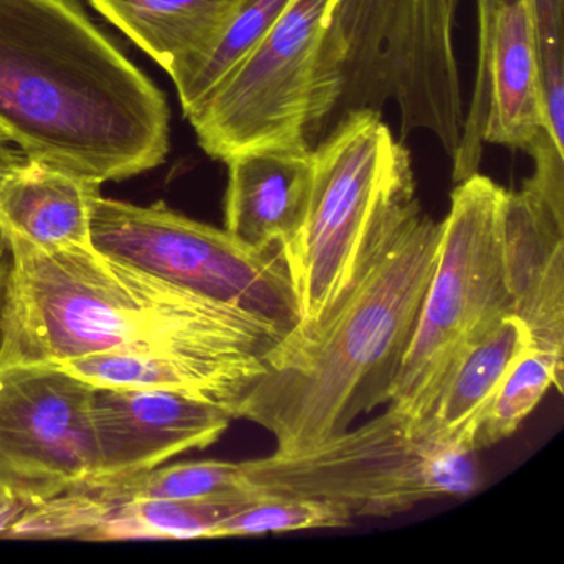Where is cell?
Here are the masks:
<instances>
[{
	"label": "cell",
	"mask_w": 564,
	"mask_h": 564,
	"mask_svg": "<svg viewBox=\"0 0 564 564\" xmlns=\"http://www.w3.org/2000/svg\"><path fill=\"white\" fill-rule=\"evenodd\" d=\"M163 91L75 0H0V137L25 160L97 184L170 153Z\"/></svg>",
	"instance_id": "obj_1"
},
{
	"label": "cell",
	"mask_w": 564,
	"mask_h": 564,
	"mask_svg": "<svg viewBox=\"0 0 564 564\" xmlns=\"http://www.w3.org/2000/svg\"><path fill=\"white\" fill-rule=\"evenodd\" d=\"M22 160L15 151L9 148V141L0 137V183L4 180L6 174Z\"/></svg>",
	"instance_id": "obj_29"
},
{
	"label": "cell",
	"mask_w": 564,
	"mask_h": 564,
	"mask_svg": "<svg viewBox=\"0 0 564 564\" xmlns=\"http://www.w3.org/2000/svg\"><path fill=\"white\" fill-rule=\"evenodd\" d=\"M503 249L513 315L530 348L564 361V217L527 187L507 191Z\"/></svg>",
	"instance_id": "obj_12"
},
{
	"label": "cell",
	"mask_w": 564,
	"mask_h": 564,
	"mask_svg": "<svg viewBox=\"0 0 564 564\" xmlns=\"http://www.w3.org/2000/svg\"><path fill=\"white\" fill-rule=\"evenodd\" d=\"M292 0H243L223 34L181 70L170 75L176 85L184 118L193 115L203 101L252 54Z\"/></svg>",
	"instance_id": "obj_20"
},
{
	"label": "cell",
	"mask_w": 564,
	"mask_h": 564,
	"mask_svg": "<svg viewBox=\"0 0 564 564\" xmlns=\"http://www.w3.org/2000/svg\"><path fill=\"white\" fill-rule=\"evenodd\" d=\"M11 249L8 237L0 226V328H2V313H4L6 293H8L9 275H11Z\"/></svg>",
	"instance_id": "obj_27"
},
{
	"label": "cell",
	"mask_w": 564,
	"mask_h": 564,
	"mask_svg": "<svg viewBox=\"0 0 564 564\" xmlns=\"http://www.w3.org/2000/svg\"><path fill=\"white\" fill-rule=\"evenodd\" d=\"M352 520L345 508L318 498L256 494L236 513L214 528L210 538L259 536L283 531L346 527Z\"/></svg>",
	"instance_id": "obj_22"
},
{
	"label": "cell",
	"mask_w": 564,
	"mask_h": 564,
	"mask_svg": "<svg viewBox=\"0 0 564 564\" xmlns=\"http://www.w3.org/2000/svg\"><path fill=\"white\" fill-rule=\"evenodd\" d=\"M229 171L224 229L253 249L295 243L312 203V144H270L234 154Z\"/></svg>",
	"instance_id": "obj_13"
},
{
	"label": "cell",
	"mask_w": 564,
	"mask_h": 564,
	"mask_svg": "<svg viewBox=\"0 0 564 564\" xmlns=\"http://www.w3.org/2000/svg\"><path fill=\"white\" fill-rule=\"evenodd\" d=\"M6 232V230H4ZM11 275L0 365L97 352L206 359L263 372L282 333L95 247L42 249L6 232Z\"/></svg>",
	"instance_id": "obj_3"
},
{
	"label": "cell",
	"mask_w": 564,
	"mask_h": 564,
	"mask_svg": "<svg viewBox=\"0 0 564 564\" xmlns=\"http://www.w3.org/2000/svg\"><path fill=\"white\" fill-rule=\"evenodd\" d=\"M544 130L564 151V45H538Z\"/></svg>",
	"instance_id": "obj_24"
},
{
	"label": "cell",
	"mask_w": 564,
	"mask_h": 564,
	"mask_svg": "<svg viewBox=\"0 0 564 564\" xmlns=\"http://www.w3.org/2000/svg\"><path fill=\"white\" fill-rule=\"evenodd\" d=\"M100 184L22 158L0 183V226L42 249L91 246Z\"/></svg>",
	"instance_id": "obj_15"
},
{
	"label": "cell",
	"mask_w": 564,
	"mask_h": 564,
	"mask_svg": "<svg viewBox=\"0 0 564 564\" xmlns=\"http://www.w3.org/2000/svg\"><path fill=\"white\" fill-rule=\"evenodd\" d=\"M250 494L318 498L352 518L392 517L481 487L477 452L412 432L392 408L312 451L240 462Z\"/></svg>",
	"instance_id": "obj_7"
},
{
	"label": "cell",
	"mask_w": 564,
	"mask_h": 564,
	"mask_svg": "<svg viewBox=\"0 0 564 564\" xmlns=\"http://www.w3.org/2000/svg\"><path fill=\"white\" fill-rule=\"evenodd\" d=\"M31 505L21 503V501L9 500L0 497V534H9L15 521L22 517Z\"/></svg>",
	"instance_id": "obj_28"
},
{
	"label": "cell",
	"mask_w": 564,
	"mask_h": 564,
	"mask_svg": "<svg viewBox=\"0 0 564 564\" xmlns=\"http://www.w3.org/2000/svg\"><path fill=\"white\" fill-rule=\"evenodd\" d=\"M501 0H477V72H475L471 104L465 113L464 131L460 143L452 156V180L454 183L467 180L480 173L484 158L485 113L488 104V61H490L491 35H494L495 14Z\"/></svg>",
	"instance_id": "obj_23"
},
{
	"label": "cell",
	"mask_w": 564,
	"mask_h": 564,
	"mask_svg": "<svg viewBox=\"0 0 564 564\" xmlns=\"http://www.w3.org/2000/svg\"><path fill=\"white\" fill-rule=\"evenodd\" d=\"M313 161L308 217L283 250L302 312L292 332L325 322L382 230L417 199L411 153L379 111L343 115Z\"/></svg>",
	"instance_id": "obj_4"
},
{
	"label": "cell",
	"mask_w": 564,
	"mask_h": 564,
	"mask_svg": "<svg viewBox=\"0 0 564 564\" xmlns=\"http://www.w3.org/2000/svg\"><path fill=\"white\" fill-rule=\"evenodd\" d=\"M240 462H181L128 477L88 480L55 497L65 507L101 508L134 500H223L250 497Z\"/></svg>",
	"instance_id": "obj_19"
},
{
	"label": "cell",
	"mask_w": 564,
	"mask_h": 564,
	"mask_svg": "<svg viewBox=\"0 0 564 564\" xmlns=\"http://www.w3.org/2000/svg\"><path fill=\"white\" fill-rule=\"evenodd\" d=\"M441 224L415 199L389 224L335 308L310 332H290L236 405L262 425L275 454L312 451L389 404L435 269Z\"/></svg>",
	"instance_id": "obj_2"
},
{
	"label": "cell",
	"mask_w": 564,
	"mask_h": 564,
	"mask_svg": "<svg viewBox=\"0 0 564 564\" xmlns=\"http://www.w3.org/2000/svg\"><path fill=\"white\" fill-rule=\"evenodd\" d=\"M107 21L173 75L199 58L243 0H88Z\"/></svg>",
	"instance_id": "obj_16"
},
{
	"label": "cell",
	"mask_w": 564,
	"mask_h": 564,
	"mask_svg": "<svg viewBox=\"0 0 564 564\" xmlns=\"http://www.w3.org/2000/svg\"><path fill=\"white\" fill-rule=\"evenodd\" d=\"M336 0H292L252 54L186 118L199 147L226 163L270 144H310L345 82L326 57Z\"/></svg>",
	"instance_id": "obj_8"
},
{
	"label": "cell",
	"mask_w": 564,
	"mask_h": 564,
	"mask_svg": "<svg viewBox=\"0 0 564 564\" xmlns=\"http://www.w3.org/2000/svg\"><path fill=\"white\" fill-rule=\"evenodd\" d=\"M564 361L550 352L527 348L505 372L497 391L475 429V452L491 447L514 434L540 404L551 386L563 392Z\"/></svg>",
	"instance_id": "obj_21"
},
{
	"label": "cell",
	"mask_w": 564,
	"mask_h": 564,
	"mask_svg": "<svg viewBox=\"0 0 564 564\" xmlns=\"http://www.w3.org/2000/svg\"><path fill=\"white\" fill-rule=\"evenodd\" d=\"M528 154L534 160V173L523 187L564 217V151L554 147L547 133H541Z\"/></svg>",
	"instance_id": "obj_25"
},
{
	"label": "cell",
	"mask_w": 564,
	"mask_h": 564,
	"mask_svg": "<svg viewBox=\"0 0 564 564\" xmlns=\"http://www.w3.org/2000/svg\"><path fill=\"white\" fill-rule=\"evenodd\" d=\"M91 246L166 282L249 313L289 335L302 322L283 249H253L170 209L95 197Z\"/></svg>",
	"instance_id": "obj_9"
},
{
	"label": "cell",
	"mask_w": 564,
	"mask_h": 564,
	"mask_svg": "<svg viewBox=\"0 0 564 564\" xmlns=\"http://www.w3.org/2000/svg\"><path fill=\"white\" fill-rule=\"evenodd\" d=\"M527 348L530 338L517 316L495 323L468 346L445 379L421 437L474 451L471 438L485 408L511 362Z\"/></svg>",
	"instance_id": "obj_17"
},
{
	"label": "cell",
	"mask_w": 564,
	"mask_h": 564,
	"mask_svg": "<svg viewBox=\"0 0 564 564\" xmlns=\"http://www.w3.org/2000/svg\"><path fill=\"white\" fill-rule=\"evenodd\" d=\"M95 475L128 477L187 451L209 447L234 415L223 405L181 392L94 386L90 402Z\"/></svg>",
	"instance_id": "obj_11"
},
{
	"label": "cell",
	"mask_w": 564,
	"mask_h": 564,
	"mask_svg": "<svg viewBox=\"0 0 564 564\" xmlns=\"http://www.w3.org/2000/svg\"><path fill=\"white\" fill-rule=\"evenodd\" d=\"M505 197L507 189L480 173L452 191L437 262L388 404L415 435L468 346L513 315L505 267Z\"/></svg>",
	"instance_id": "obj_6"
},
{
	"label": "cell",
	"mask_w": 564,
	"mask_h": 564,
	"mask_svg": "<svg viewBox=\"0 0 564 564\" xmlns=\"http://www.w3.org/2000/svg\"><path fill=\"white\" fill-rule=\"evenodd\" d=\"M465 0H336L326 57L345 82L338 107L394 104L404 140L435 137L454 156L465 123L455 25Z\"/></svg>",
	"instance_id": "obj_5"
},
{
	"label": "cell",
	"mask_w": 564,
	"mask_h": 564,
	"mask_svg": "<svg viewBox=\"0 0 564 564\" xmlns=\"http://www.w3.org/2000/svg\"><path fill=\"white\" fill-rule=\"evenodd\" d=\"M541 133L546 130L533 15L524 0H501L491 35L481 140L528 153Z\"/></svg>",
	"instance_id": "obj_14"
},
{
	"label": "cell",
	"mask_w": 564,
	"mask_h": 564,
	"mask_svg": "<svg viewBox=\"0 0 564 564\" xmlns=\"http://www.w3.org/2000/svg\"><path fill=\"white\" fill-rule=\"evenodd\" d=\"M91 386L151 388L181 392L223 405L236 419V405L262 371L229 362L164 356L97 352L57 362Z\"/></svg>",
	"instance_id": "obj_18"
},
{
	"label": "cell",
	"mask_w": 564,
	"mask_h": 564,
	"mask_svg": "<svg viewBox=\"0 0 564 564\" xmlns=\"http://www.w3.org/2000/svg\"><path fill=\"white\" fill-rule=\"evenodd\" d=\"M533 15L538 45H564V0H524Z\"/></svg>",
	"instance_id": "obj_26"
},
{
	"label": "cell",
	"mask_w": 564,
	"mask_h": 564,
	"mask_svg": "<svg viewBox=\"0 0 564 564\" xmlns=\"http://www.w3.org/2000/svg\"><path fill=\"white\" fill-rule=\"evenodd\" d=\"M91 391L52 362L0 365V497L32 507L94 478Z\"/></svg>",
	"instance_id": "obj_10"
}]
</instances>
